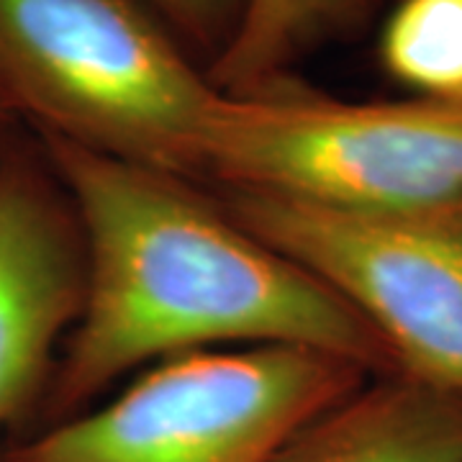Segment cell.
Masks as SVG:
<instances>
[{
    "instance_id": "cell-1",
    "label": "cell",
    "mask_w": 462,
    "mask_h": 462,
    "mask_svg": "<svg viewBox=\"0 0 462 462\" xmlns=\"http://www.w3.org/2000/svg\"><path fill=\"white\" fill-rule=\"evenodd\" d=\"M80 231L83 306L54 365V421L132 370L200 349L300 346L373 375L391 352L345 300L239 226L193 182L44 136Z\"/></svg>"
},
{
    "instance_id": "cell-2",
    "label": "cell",
    "mask_w": 462,
    "mask_h": 462,
    "mask_svg": "<svg viewBox=\"0 0 462 462\" xmlns=\"http://www.w3.org/2000/svg\"><path fill=\"white\" fill-rule=\"evenodd\" d=\"M0 80L44 136L199 180L221 90L136 0H0Z\"/></svg>"
},
{
    "instance_id": "cell-3",
    "label": "cell",
    "mask_w": 462,
    "mask_h": 462,
    "mask_svg": "<svg viewBox=\"0 0 462 462\" xmlns=\"http://www.w3.org/2000/svg\"><path fill=\"white\" fill-rule=\"evenodd\" d=\"M199 180L339 211L462 199V100L352 103L275 85L216 106Z\"/></svg>"
},
{
    "instance_id": "cell-4",
    "label": "cell",
    "mask_w": 462,
    "mask_h": 462,
    "mask_svg": "<svg viewBox=\"0 0 462 462\" xmlns=\"http://www.w3.org/2000/svg\"><path fill=\"white\" fill-rule=\"evenodd\" d=\"M375 378L300 346L200 349L3 449L5 462H267L316 413Z\"/></svg>"
},
{
    "instance_id": "cell-5",
    "label": "cell",
    "mask_w": 462,
    "mask_h": 462,
    "mask_svg": "<svg viewBox=\"0 0 462 462\" xmlns=\"http://www.w3.org/2000/svg\"><path fill=\"white\" fill-rule=\"evenodd\" d=\"M216 200L345 300L398 373L462 398V199L401 211H339L239 190Z\"/></svg>"
},
{
    "instance_id": "cell-6",
    "label": "cell",
    "mask_w": 462,
    "mask_h": 462,
    "mask_svg": "<svg viewBox=\"0 0 462 462\" xmlns=\"http://www.w3.org/2000/svg\"><path fill=\"white\" fill-rule=\"evenodd\" d=\"M83 291V242L65 193L26 162L0 165V431L50 385Z\"/></svg>"
},
{
    "instance_id": "cell-7",
    "label": "cell",
    "mask_w": 462,
    "mask_h": 462,
    "mask_svg": "<svg viewBox=\"0 0 462 462\" xmlns=\"http://www.w3.org/2000/svg\"><path fill=\"white\" fill-rule=\"evenodd\" d=\"M267 462H462V398L403 373L375 375Z\"/></svg>"
},
{
    "instance_id": "cell-8",
    "label": "cell",
    "mask_w": 462,
    "mask_h": 462,
    "mask_svg": "<svg viewBox=\"0 0 462 462\" xmlns=\"http://www.w3.org/2000/svg\"><path fill=\"white\" fill-rule=\"evenodd\" d=\"M370 5L373 0H247L208 78L226 96L275 88L298 57L357 26Z\"/></svg>"
},
{
    "instance_id": "cell-9",
    "label": "cell",
    "mask_w": 462,
    "mask_h": 462,
    "mask_svg": "<svg viewBox=\"0 0 462 462\" xmlns=\"http://www.w3.org/2000/svg\"><path fill=\"white\" fill-rule=\"evenodd\" d=\"M380 65L416 98L462 100V0H401L380 33Z\"/></svg>"
},
{
    "instance_id": "cell-10",
    "label": "cell",
    "mask_w": 462,
    "mask_h": 462,
    "mask_svg": "<svg viewBox=\"0 0 462 462\" xmlns=\"http://www.w3.org/2000/svg\"><path fill=\"white\" fill-rule=\"evenodd\" d=\"M167 23L200 50L211 62L229 44L247 0H147Z\"/></svg>"
},
{
    "instance_id": "cell-11",
    "label": "cell",
    "mask_w": 462,
    "mask_h": 462,
    "mask_svg": "<svg viewBox=\"0 0 462 462\" xmlns=\"http://www.w3.org/2000/svg\"><path fill=\"white\" fill-rule=\"evenodd\" d=\"M16 108H14V100L8 96V90H5V85L0 80V121H5L8 116L14 114Z\"/></svg>"
},
{
    "instance_id": "cell-12",
    "label": "cell",
    "mask_w": 462,
    "mask_h": 462,
    "mask_svg": "<svg viewBox=\"0 0 462 462\" xmlns=\"http://www.w3.org/2000/svg\"><path fill=\"white\" fill-rule=\"evenodd\" d=\"M0 462H5V457H3V449H0Z\"/></svg>"
}]
</instances>
